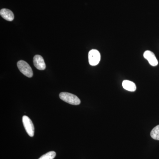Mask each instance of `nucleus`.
<instances>
[{"mask_svg":"<svg viewBox=\"0 0 159 159\" xmlns=\"http://www.w3.org/2000/svg\"><path fill=\"white\" fill-rule=\"evenodd\" d=\"M59 97L61 100L72 105H78L80 103V99L74 94L70 93H61L59 94Z\"/></svg>","mask_w":159,"mask_h":159,"instance_id":"1","label":"nucleus"},{"mask_svg":"<svg viewBox=\"0 0 159 159\" xmlns=\"http://www.w3.org/2000/svg\"><path fill=\"white\" fill-rule=\"evenodd\" d=\"M17 66L19 70L26 77L31 78L33 76V73L32 69L28 63L23 60L19 61L17 62Z\"/></svg>","mask_w":159,"mask_h":159,"instance_id":"2","label":"nucleus"},{"mask_svg":"<svg viewBox=\"0 0 159 159\" xmlns=\"http://www.w3.org/2000/svg\"><path fill=\"white\" fill-rule=\"evenodd\" d=\"M22 121L24 127L29 136L32 137L34 135V126L32 121L27 116H23Z\"/></svg>","mask_w":159,"mask_h":159,"instance_id":"3","label":"nucleus"},{"mask_svg":"<svg viewBox=\"0 0 159 159\" xmlns=\"http://www.w3.org/2000/svg\"><path fill=\"white\" fill-rule=\"evenodd\" d=\"M101 56L99 51L95 49L91 50L89 53V61L92 66H97L100 61Z\"/></svg>","mask_w":159,"mask_h":159,"instance_id":"4","label":"nucleus"},{"mask_svg":"<svg viewBox=\"0 0 159 159\" xmlns=\"http://www.w3.org/2000/svg\"><path fill=\"white\" fill-rule=\"evenodd\" d=\"M33 63L38 70H43L46 69V66L43 58L41 55H36L33 58Z\"/></svg>","mask_w":159,"mask_h":159,"instance_id":"5","label":"nucleus"},{"mask_svg":"<svg viewBox=\"0 0 159 159\" xmlns=\"http://www.w3.org/2000/svg\"><path fill=\"white\" fill-rule=\"evenodd\" d=\"M144 57L147 59L149 64L153 66H156L158 64L157 59L153 52L150 51H146L144 52L143 54Z\"/></svg>","mask_w":159,"mask_h":159,"instance_id":"6","label":"nucleus"},{"mask_svg":"<svg viewBox=\"0 0 159 159\" xmlns=\"http://www.w3.org/2000/svg\"><path fill=\"white\" fill-rule=\"evenodd\" d=\"M0 15L3 18L9 21H11L14 18L13 12L9 9H1L0 11Z\"/></svg>","mask_w":159,"mask_h":159,"instance_id":"7","label":"nucleus"},{"mask_svg":"<svg viewBox=\"0 0 159 159\" xmlns=\"http://www.w3.org/2000/svg\"><path fill=\"white\" fill-rule=\"evenodd\" d=\"M123 88L129 92H134L136 90V86L134 83L130 80H123L122 83Z\"/></svg>","mask_w":159,"mask_h":159,"instance_id":"8","label":"nucleus"},{"mask_svg":"<svg viewBox=\"0 0 159 159\" xmlns=\"http://www.w3.org/2000/svg\"><path fill=\"white\" fill-rule=\"evenodd\" d=\"M151 137L153 139L159 140V125L155 126L151 132Z\"/></svg>","mask_w":159,"mask_h":159,"instance_id":"9","label":"nucleus"},{"mask_svg":"<svg viewBox=\"0 0 159 159\" xmlns=\"http://www.w3.org/2000/svg\"><path fill=\"white\" fill-rule=\"evenodd\" d=\"M56 156V152L51 151L45 154L38 159H54Z\"/></svg>","mask_w":159,"mask_h":159,"instance_id":"10","label":"nucleus"}]
</instances>
